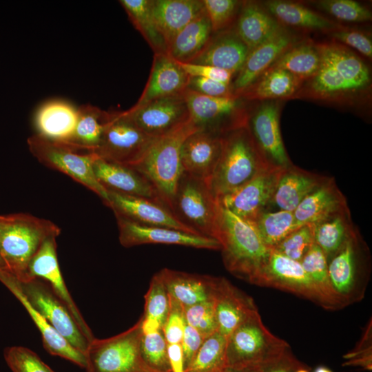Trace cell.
I'll return each mask as SVG.
<instances>
[{"instance_id":"53","label":"cell","mask_w":372,"mask_h":372,"mask_svg":"<svg viewBox=\"0 0 372 372\" xmlns=\"http://www.w3.org/2000/svg\"><path fill=\"white\" fill-rule=\"evenodd\" d=\"M331 36L338 43L354 48L364 56L371 59L372 42L363 32L338 25L330 32Z\"/></svg>"},{"instance_id":"22","label":"cell","mask_w":372,"mask_h":372,"mask_svg":"<svg viewBox=\"0 0 372 372\" xmlns=\"http://www.w3.org/2000/svg\"><path fill=\"white\" fill-rule=\"evenodd\" d=\"M214 300L218 331L227 338L246 319L258 312L253 298L225 278H216Z\"/></svg>"},{"instance_id":"8","label":"cell","mask_w":372,"mask_h":372,"mask_svg":"<svg viewBox=\"0 0 372 372\" xmlns=\"http://www.w3.org/2000/svg\"><path fill=\"white\" fill-rule=\"evenodd\" d=\"M169 209L195 232L214 238L219 203L205 181L183 172Z\"/></svg>"},{"instance_id":"62","label":"cell","mask_w":372,"mask_h":372,"mask_svg":"<svg viewBox=\"0 0 372 372\" xmlns=\"http://www.w3.org/2000/svg\"><path fill=\"white\" fill-rule=\"evenodd\" d=\"M2 270H6L8 271V269H7V267H6V265L0 254V271H2Z\"/></svg>"},{"instance_id":"52","label":"cell","mask_w":372,"mask_h":372,"mask_svg":"<svg viewBox=\"0 0 372 372\" xmlns=\"http://www.w3.org/2000/svg\"><path fill=\"white\" fill-rule=\"evenodd\" d=\"M169 296L168 314L163 327V333L167 344H180L186 325L184 307Z\"/></svg>"},{"instance_id":"12","label":"cell","mask_w":372,"mask_h":372,"mask_svg":"<svg viewBox=\"0 0 372 372\" xmlns=\"http://www.w3.org/2000/svg\"><path fill=\"white\" fill-rule=\"evenodd\" d=\"M280 115V103L263 101L248 111L246 126L267 161L272 166L287 168L293 164L282 142Z\"/></svg>"},{"instance_id":"38","label":"cell","mask_w":372,"mask_h":372,"mask_svg":"<svg viewBox=\"0 0 372 372\" xmlns=\"http://www.w3.org/2000/svg\"><path fill=\"white\" fill-rule=\"evenodd\" d=\"M265 9L280 23L286 25L330 32L338 24L301 4L283 1H269Z\"/></svg>"},{"instance_id":"60","label":"cell","mask_w":372,"mask_h":372,"mask_svg":"<svg viewBox=\"0 0 372 372\" xmlns=\"http://www.w3.org/2000/svg\"><path fill=\"white\" fill-rule=\"evenodd\" d=\"M263 367L247 366V367H231L226 366L221 372H262Z\"/></svg>"},{"instance_id":"33","label":"cell","mask_w":372,"mask_h":372,"mask_svg":"<svg viewBox=\"0 0 372 372\" xmlns=\"http://www.w3.org/2000/svg\"><path fill=\"white\" fill-rule=\"evenodd\" d=\"M316 45L320 56L354 90L360 92L369 87V68L347 46L335 41L316 43Z\"/></svg>"},{"instance_id":"31","label":"cell","mask_w":372,"mask_h":372,"mask_svg":"<svg viewBox=\"0 0 372 372\" xmlns=\"http://www.w3.org/2000/svg\"><path fill=\"white\" fill-rule=\"evenodd\" d=\"M327 177L298 168H283L276 185L271 204L278 209L293 211L301 201L321 185Z\"/></svg>"},{"instance_id":"4","label":"cell","mask_w":372,"mask_h":372,"mask_svg":"<svg viewBox=\"0 0 372 372\" xmlns=\"http://www.w3.org/2000/svg\"><path fill=\"white\" fill-rule=\"evenodd\" d=\"M198 130L189 120L172 132L154 138L141 161L132 167L153 185L169 209L183 172L180 161L182 145L189 135Z\"/></svg>"},{"instance_id":"35","label":"cell","mask_w":372,"mask_h":372,"mask_svg":"<svg viewBox=\"0 0 372 372\" xmlns=\"http://www.w3.org/2000/svg\"><path fill=\"white\" fill-rule=\"evenodd\" d=\"M302 83V81L288 71L268 69L236 96L243 100L259 101L293 99Z\"/></svg>"},{"instance_id":"11","label":"cell","mask_w":372,"mask_h":372,"mask_svg":"<svg viewBox=\"0 0 372 372\" xmlns=\"http://www.w3.org/2000/svg\"><path fill=\"white\" fill-rule=\"evenodd\" d=\"M19 282L29 303L73 347L85 354L90 342L81 332L67 307L48 285L39 278Z\"/></svg>"},{"instance_id":"57","label":"cell","mask_w":372,"mask_h":372,"mask_svg":"<svg viewBox=\"0 0 372 372\" xmlns=\"http://www.w3.org/2000/svg\"><path fill=\"white\" fill-rule=\"evenodd\" d=\"M204 340L197 330L186 324L180 342L185 369L193 360Z\"/></svg>"},{"instance_id":"23","label":"cell","mask_w":372,"mask_h":372,"mask_svg":"<svg viewBox=\"0 0 372 372\" xmlns=\"http://www.w3.org/2000/svg\"><path fill=\"white\" fill-rule=\"evenodd\" d=\"M92 167L97 180L106 190L162 202L153 185L135 169L106 161L95 154Z\"/></svg>"},{"instance_id":"27","label":"cell","mask_w":372,"mask_h":372,"mask_svg":"<svg viewBox=\"0 0 372 372\" xmlns=\"http://www.w3.org/2000/svg\"><path fill=\"white\" fill-rule=\"evenodd\" d=\"M214 34L200 53L190 63L217 67L238 73L249 52L235 30H225Z\"/></svg>"},{"instance_id":"50","label":"cell","mask_w":372,"mask_h":372,"mask_svg":"<svg viewBox=\"0 0 372 372\" xmlns=\"http://www.w3.org/2000/svg\"><path fill=\"white\" fill-rule=\"evenodd\" d=\"M4 358L13 372H54L37 353L24 347L6 348Z\"/></svg>"},{"instance_id":"32","label":"cell","mask_w":372,"mask_h":372,"mask_svg":"<svg viewBox=\"0 0 372 372\" xmlns=\"http://www.w3.org/2000/svg\"><path fill=\"white\" fill-rule=\"evenodd\" d=\"M358 93L321 57L318 70L313 76L303 82L294 98L348 102L353 100Z\"/></svg>"},{"instance_id":"43","label":"cell","mask_w":372,"mask_h":372,"mask_svg":"<svg viewBox=\"0 0 372 372\" xmlns=\"http://www.w3.org/2000/svg\"><path fill=\"white\" fill-rule=\"evenodd\" d=\"M254 223L264 242L271 249L302 226L296 222L293 211L280 209L265 211Z\"/></svg>"},{"instance_id":"25","label":"cell","mask_w":372,"mask_h":372,"mask_svg":"<svg viewBox=\"0 0 372 372\" xmlns=\"http://www.w3.org/2000/svg\"><path fill=\"white\" fill-rule=\"evenodd\" d=\"M189 79V76L168 54H154L148 80L134 107L182 94L187 87Z\"/></svg>"},{"instance_id":"19","label":"cell","mask_w":372,"mask_h":372,"mask_svg":"<svg viewBox=\"0 0 372 372\" xmlns=\"http://www.w3.org/2000/svg\"><path fill=\"white\" fill-rule=\"evenodd\" d=\"M327 267L331 284L347 305L364 297L366 282L360 269L355 234L327 259Z\"/></svg>"},{"instance_id":"36","label":"cell","mask_w":372,"mask_h":372,"mask_svg":"<svg viewBox=\"0 0 372 372\" xmlns=\"http://www.w3.org/2000/svg\"><path fill=\"white\" fill-rule=\"evenodd\" d=\"M113 112L87 104L78 108V118L71 139L64 143L83 152H94L99 147L104 130Z\"/></svg>"},{"instance_id":"58","label":"cell","mask_w":372,"mask_h":372,"mask_svg":"<svg viewBox=\"0 0 372 372\" xmlns=\"http://www.w3.org/2000/svg\"><path fill=\"white\" fill-rule=\"evenodd\" d=\"M304 366L305 365L293 355L289 348L276 360L264 366L262 372H295Z\"/></svg>"},{"instance_id":"1","label":"cell","mask_w":372,"mask_h":372,"mask_svg":"<svg viewBox=\"0 0 372 372\" xmlns=\"http://www.w3.org/2000/svg\"><path fill=\"white\" fill-rule=\"evenodd\" d=\"M214 238L220 245L226 269L256 285L271 252L254 222L242 219L219 204Z\"/></svg>"},{"instance_id":"24","label":"cell","mask_w":372,"mask_h":372,"mask_svg":"<svg viewBox=\"0 0 372 372\" xmlns=\"http://www.w3.org/2000/svg\"><path fill=\"white\" fill-rule=\"evenodd\" d=\"M0 281L15 296L28 311L39 330L45 350L53 355L68 360L85 368V355L73 347L50 323L29 303L24 296L17 278L6 270L0 271Z\"/></svg>"},{"instance_id":"39","label":"cell","mask_w":372,"mask_h":372,"mask_svg":"<svg viewBox=\"0 0 372 372\" xmlns=\"http://www.w3.org/2000/svg\"><path fill=\"white\" fill-rule=\"evenodd\" d=\"M320 62L316 43L299 41L282 54L269 69L288 71L304 82L317 72Z\"/></svg>"},{"instance_id":"20","label":"cell","mask_w":372,"mask_h":372,"mask_svg":"<svg viewBox=\"0 0 372 372\" xmlns=\"http://www.w3.org/2000/svg\"><path fill=\"white\" fill-rule=\"evenodd\" d=\"M222 145V135L204 130L193 132L181 147L183 171L209 185L220 158Z\"/></svg>"},{"instance_id":"34","label":"cell","mask_w":372,"mask_h":372,"mask_svg":"<svg viewBox=\"0 0 372 372\" xmlns=\"http://www.w3.org/2000/svg\"><path fill=\"white\" fill-rule=\"evenodd\" d=\"M280 23L262 6L254 1H242L236 32L251 51L272 37Z\"/></svg>"},{"instance_id":"59","label":"cell","mask_w":372,"mask_h":372,"mask_svg":"<svg viewBox=\"0 0 372 372\" xmlns=\"http://www.w3.org/2000/svg\"><path fill=\"white\" fill-rule=\"evenodd\" d=\"M170 372H185L180 344H167Z\"/></svg>"},{"instance_id":"41","label":"cell","mask_w":372,"mask_h":372,"mask_svg":"<svg viewBox=\"0 0 372 372\" xmlns=\"http://www.w3.org/2000/svg\"><path fill=\"white\" fill-rule=\"evenodd\" d=\"M130 21L154 54H167V44L158 31L151 10V0H121Z\"/></svg>"},{"instance_id":"14","label":"cell","mask_w":372,"mask_h":372,"mask_svg":"<svg viewBox=\"0 0 372 372\" xmlns=\"http://www.w3.org/2000/svg\"><path fill=\"white\" fill-rule=\"evenodd\" d=\"M256 285L291 292L329 309L327 302L304 270L300 262L291 260L273 249Z\"/></svg>"},{"instance_id":"47","label":"cell","mask_w":372,"mask_h":372,"mask_svg":"<svg viewBox=\"0 0 372 372\" xmlns=\"http://www.w3.org/2000/svg\"><path fill=\"white\" fill-rule=\"evenodd\" d=\"M314 225L306 224L300 226L271 249L296 261L302 259L314 243Z\"/></svg>"},{"instance_id":"46","label":"cell","mask_w":372,"mask_h":372,"mask_svg":"<svg viewBox=\"0 0 372 372\" xmlns=\"http://www.w3.org/2000/svg\"><path fill=\"white\" fill-rule=\"evenodd\" d=\"M145 300L142 316L156 320L163 329L169 311V296L158 272L152 277Z\"/></svg>"},{"instance_id":"6","label":"cell","mask_w":372,"mask_h":372,"mask_svg":"<svg viewBox=\"0 0 372 372\" xmlns=\"http://www.w3.org/2000/svg\"><path fill=\"white\" fill-rule=\"evenodd\" d=\"M141 319L127 331L105 339L94 338L85 353L87 372H154L141 353Z\"/></svg>"},{"instance_id":"37","label":"cell","mask_w":372,"mask_h":372,"mask_svg":"<svg viewBox=\"0 0 372 372\" xmlns=\"http://www.w3.org/2000/svg\"><path fill=\"white\" fill-rule=\"evenodd\" d=\"M213 34L205 10L174 37L167 47V54L178 62L190 63L203 50Z\"/></svg>"},{"instance_id":"49","label":"cell","mask_w":372,"mask_h":372,"mask_svg":"<svg viewBox=\"0 0 372 372\" xmlns=\"http://www.w3.org/2000/svg\"><path fill=\"white\" fill-rule=\"evenodd\" d=\"M184 316L186 324L205 339L218 331L214 299L184 308Z\"/></svg>"},{"instance_id":"63","label":"cell","mask_w":372,"mask_h":372,"mask_svg":"<svg viewBox=\"0 0 372 372\" xmlns=\"http://www.w3.org/2000/svg\"><path fill=\"white\" fill-rule=\"evenodd\" d=\"M295 372H309V371L305 366H304L298 369Z\"/></svg>"},{"instance_id":"29","label":"cell","mask_w":372,"mask_h":372,"mask_svg":"<svg viewBox=\"0 0 372 372\" xmlns=\"http://www.w3.org/2000/svg\"><path fill=\"white\" fill-rule=\"evenodd\" d=\"M151 10L168 47L174 37L205 10L200 0H151Z\"/></svg>"},{"instance_id":"5","label":"cell","mask_w":372,"mask_h":372,"mask_svg":"<svg viewBox=\"0 0 372 372\" xmlns=\"http://www.w3.org/2000/svg\"><path fill=\"white\" fill-rule=\"evenodd\" d=\"M289 348L286 341L267 329L257 312L241 323L227 338L226 366L264 367Z\"/></svg>"},{"instance_id":"40","label":"cell","mask_w":372,"mask_h":372,"mask_svg":"<svg viewBox=\"0 0 372 372\" xmlns=\"http://www.w3.org/2000/svg\"><path fill=\"white\" fill-rule=\"evenodd\" d=\"M329 309H337L347 304L334 289L328 273L327 259L321 249L314 242L300 262Z\"/></svg>"},{"instance_id":"13","label":"cell","mask_w":372,"mask_h":372,"mask_svg":"<svg viewBox=\"0 0 372 372\" xmlns=\"http://www.w3.org/2000/svg\"><path fill=\"white\" fill-rule=\"evenodd\" d=\"M282 169L269 166L261 170L249 180L220 198L218 203L237 216L254 222L271 204Z\"/></svg>"},{"instance_id":"21","label":"cell","mask_w":372,"mask_h":372,"mask_svg":"<svg viewBox=\"0 0 372 372\" xmlns=\"http://www.w3.org/2000/svg\"><path fill=\"white\" fill-rule=\"evenodd\" d=\"M298 40L284 28L272 37L249 51L245 61L231 85L234 95H238L267 71L279 57Z\"/></svg>"},{"instance_id":"3","label":"cell","mask_w":372,"mask_h":372,"mask_svg":"<svg viewBox=\"0 0 372 372\" xmlns=\"http://www.w3.org/2000/svg\"><path fill=\"white\" fill-rule=\"evenodd\" d=\"M222 140L220 156L208 185L217 200L272 166L258 148L246 125L226 132Z\"/></svg>"},{"instance_id":"55","label":"cell","mask_w":372,"mask_h":372,"mask_svg":"<svg viewBox=\"0 0 372 372\" xmlns=\"http://www.w3.org/2000/svg\"><path fill=\"white\" fill-rule=\"evenodd\" d=\"M178 63L189 76L202 77L231 84V81L234 76V74L229 71L211 65L191 63Z\"/></svg>"},{"instance_id":"16","label":"cell","mask_w":372,"mask_h":372,"mask_svg":"<svg viewBox=\"0 0 372 372\" xmlns=\"http://www.w3.org/2000/svg\"><path fill=\"white\" fill-rule=\"evenodd\" d=\"M56 237L44 240L32 258L28 269L29 280L39 278L45 282L54 293L67 307L81 332L91 342L95 338L67 289L59 265Z\"/></svg>"},{"instance_id":"18","label":"cell","mask_w":372,"mask_h":372,"mask_svg":"<svg viewBox=\"0 0 372 372\" xmlns=\"http://www.w3.org/2000/svg\"><path fill=\"white\" fill-rule=\"evenodd\" d=\"M107 191L108 202L106 206L112 209L115 216L141 225L168 227L200 235L181 223L161 201Z\"/></svg>"},{"instance_id":"56","label":"cell","mask_w":372,"mask_h":372,"mask_svg":"<svg viewBox=\"0 0 372 372\" xmlns=\"http://www.w3.org/2000/svg\"><path fill=\"white\" fill-rule=\"evenodd\" d=\"M371 325H368L367 329L358 347L353 352L345 355L349 361L345 362L347 366H359L367 370H371Z\"/></svg>"},{"instance_id":"9","label":"cell","mask_w":372,"mask_h":372,"mask_svg":"<svg viewBox=\"0 0 372 372\" xmlns=\"http://www.w3.org/2000/svg\"><path fill=\"white\" fill-rule=\"evenodd\" d=\"M183 96L189 120L200 130L223 135L247 124L248 110L236 95L209 96L187 87Z\"/></svg>"},{"instance_id":"61","label":"cell","mask_w":372,"mask_h":372,"mask_svg":"<svg viewBox=\"0 0 372 372\" xmlns=\"http://www.w3.org/2000/svg\"><path fill=\"white\" fill-rule=\"evenodd\" d=\"M313 372H333L331 369L325 366H318L317 367Z\"/></svg>"},{"instance_id":"15","label":"cell","mask_w":372,"mask_h":372,"mask_svg":"<svg viewBox=\"0 0 372 372\" xmlns=\"http://www.w3.org/2000/svg\"><path fill=\"white\" fill-rule=\"evenodd\" d=\"M125 112L144 133L154 138L189 121L183 94L158 99L139 107L132 106Z\"/></svg>"},{"instance_id":"17","label":"cell","mask_w":372,"mask_h":372,"mask_svg":"<svg viewBox=\"0 0 372 372\" xmlns=\"http://www.w3.org/2000/svg\"><path fill=\"white\" fill-rule=\"evenodd\" d=\"M120 243L125 247L144 244L177 245L200 249L220 250L214 238L168 227L138 224L116 216Z\"/></svg>"},{"instance_id":"10","label":"cell","mask_w":372,"mask_h":372,"mask_svg":"<svg viewBox=\"0 0 372 372\" xmlns=\"http://www.w3.org/2000/svg\"><path fill=\"white\" fill-rule=\"evenodd\" d=\"M154 140L133 122L125 111L113 112L99 147L92 153L106 161L132 167L141 161Z\"/></svg>"},{"instance_id":"48","label":"cell","mask_w":372,"mask_h":372,"mask_svg":"<svg viewBox=\"0 0 372 372\" xmlns=\"http://www.w3.org/2000/svg\"><path fill=\"white\" fill-rule=\"evenodd\" d=\"M317 6L337 19L347 22H365L371 20L370 10L352 0H322Z\"/></svg>"},{"instance_id":"26","label":"cell","mask_w":372,"mask_h":372,"mask_svg":"<svg viewBox=\"0 0 372 372\" xmlns=\"http://www.w3.org/2000/svg\"><path fill=\"white\" fill-rule=\"evenodd\" d=\"M300 225L316 224L338 214L349 213L347 201L333 179H327L309 193L293 211Z\"/></svg>"},{"instance_id":"2","label":"cell","mask_w":372,"mask_h":372,"mask_svg":"<svg viewBox=\"0 0 372 372\" xmlns=\"http://www.w3.org/2000/svg\"><path fill=\"white\" fill-rule=\"evenodd\" d=\"M61 229L52 221L28 214L0 216V254L8 271L20 282L29 280V264L45 240Z\"/></svg>"},{"instance_id":"45","label":"cell","mask_w":372,"mask_h":372,"mask_svg":"<svg viewBox=\"0 0 372 372\" xmlns=\"http://www.w3.org/2000/svg\"><path fill=\"white\" fill-rule=\"evenodd\" d=\"M141 353L145 364L154 372H170L167 343L163 330L142 335Z\"/></svg>"},{"instance_id":"7","label":"cell","mask_w":372,"mask_h":372,"mask_svg":"<svg viewBox=\"0 0 372 372\" xmlns=\"http://www.w3.org/2000/svg\"><path fill=\"white\" fill-rule=\"evenodd\" d=\"M30 153L45 166L59 171L97 194L106 205L108 193L93 170L94 154L77 151L64 143L34 134L28 139Z\"/></svg>"},{"instance_id":"54","label":"cell","mask_w":372,"mask_h":372,"mask_svg":"<svg viewBox=\"0 0 372 372\" xmlns=\"http://www.w3.org/2000/svg\"><path fill=\"white\" fill-rule=\"evenodd\" d=\"M187 88L209 96L227 97L234 95L231 84L202 77L189 76Z\"/></svg>"},{"instance_id":"51","label":"cell","mask_w":372,"mask_h":372,"mask_svg":"<svg viewBox=\"0 0 372 372\" xmlns=\"http://www.w3.org/2000/svg\"><path fill=\"white\" fill-rule=\"evenodd\" d=\"M213 33L227 29L234 21L242 1L236 0H203Z\"/></svg>"},{"instance_id":"42","label":"cell","mask_w":372,"mask_h":372,"mask_svg":"<svg viewBox=\"0 0 372 372\" xmlns=\"http://www.w3.org/2000/svg\"><path fill=\"white\" fill-rule=\"evenodd\" d=\"M349 213L338 214L314 224V242L321 249L327 259L355 234L349 222Z\"/></svg>"},{"instance_id":"44","label":"cell","mask_w":372,"mask_h":372,"mask_svg":"<svg viewBox=\"0 0 372 372\" xmlns=\"http://www.w3.org/2000/svg\"><path fill=\"white\" fill-rule=\"evenodd\" d=\"M227 342L218 331L206 338L185 372H221L226 367Z\"/></svg>"},{"instance_id":"30","label":"cell","mask_w":372,"mask_h":372,"mask_svg":"<svg viewBox=\"0 0 372 372\" xmlns=\"http://www.w3.org/2000/svg\"><path fill=\"white\" fill-rule=\"evenodd\" d=\"M77 118L78 108L68 102L53 100L37 110L34 123L37 134L51 141L67 143L74 134Z\"/></svg>"},{"instance_id":"28","label":"cell","mask_w":372,"mask_h":372,"mask_svg":"<svg viewBox=\"0 0 372 372\" xmlns=\"http://www.w3.org/2000/svg\"><path fill=\"white\" fill-rule=\"evenodd\" d=\"M158 273L171 297L184 308L214 298L216 278L164 268Z\"/></svg>"}]
</instances>
